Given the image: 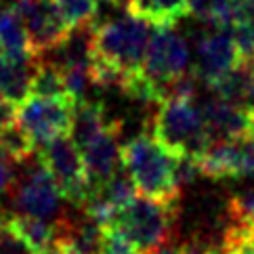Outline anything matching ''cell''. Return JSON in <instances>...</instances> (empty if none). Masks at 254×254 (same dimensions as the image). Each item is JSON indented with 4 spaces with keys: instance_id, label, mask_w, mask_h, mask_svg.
<instances>
[{
    "instance_id": "5b68a950",
    "label": "cell",
    "mask_w": 254,
    "mask_h": 254,
    "mask_svg": "<svg viewBox=\"0 0 254 254\" xmlns=\"http://www.w3.org/2000/svg\"><path fill=\"white\" fill-rule=\"evenodd\" d=\"M38 160L59 189L61 197L67 199L78 210H82L93 187H90L86 175L82 153L71 141V137H61L42 145V149L38 151Z\"/></svg>"
},
{
    "instance_id": "44dd1931",
    "label": "cell",
    "mask_w": 254,
    "mask_h": 254,
    "mask_svg": "<svg viewBox=\"0 0 254 254\" xmlns=\"http://www.w3.org/2000/svg\"><path fill=\"white\" fill-rule=\"evenodd\" d=\"M233 0H185L187 15L195 17L199 21L212 23L216 30L223 25Z\"/></svg>"
},
{
    "instance_id": "277c9868",
    "label": "cell",
    "mask_w": 254,
    "mask_h": 254,
    "mask_svg": "<svg viewBox=\"0 0 254 254\" xmlns=\"http://www.w3.org/2000/svg\"><path fill=\"white\" fill-rule=\"evenodd\" d=\"M156 30V25L130 13L97 25L95 59L122 69L126 74H134L143 67L145 53Z\"/></svg>"
},
{
    "instance_id": "4316f807",
    "label": "cell",
    "mask_w": 254,
    "mask_h": 254,
    "mask_svg": "<svg viewBox=\"0 0 254 254\" xmlns=\"http://www.w3.org/2000/svg\"><path fill=\"white\" fill-rule=\"evenodd\" d=\"M147 254H183V250L177 248V246H170V244H166V246H162V248L153 250V252H147Z\"/></svg>"
},
{
    "instance_id": "ffe728a7",
    "label": "cell",
    "mask_w": 254,
    "mask_h": 254,
    "mask_svg": "<svg viewBox=\"0 0 254 254\" xmlns=\"http://www.w3.org/2000/svg\"><path fill=\"white\" fill-rule=\"evenodd\" d=\"M63 21L69 25V30H76L80 25H88L95 21L99 4L95 0H53Z\"/></svg>"
},
{
    "instance_id": "4dcf8cb0",
    "label": "cell",
    "mask_w": 254,
    "mask_h": 254,
    "mask_svg": "<svg viewBox=\"0 0 254 254\" xmlns=\"http://www.w3.org/2000/svg\"><path fill=\"white\" fill-rule=\"evenodd\" d=\"M15 4H19V2H30V0H13Z\"/></svg>"
},
{
    "instance_id": "ac0fdd59",
    "label": "cell",
    "mask_w": 254,
    "mask_h": 254,
    "mask_svg": "<svg viewBox=\"0 0 254 254\" xmlns=\"http://www.w3.org/2000/svg\"><path fill=\"white\" fill-rule=\"evenodd\" d=\"M32 97L38 99H69L65 80H63L61 69L49 61L38 63V69L32 80Z\"/></svg>"
},
{
    "instance_id": "7c38bea8",
    "label": "cell",
    "mask_w": 254,
    "mask_h": 254,
    "mask_svg": "<svg viewBox=\"0 0 254 254\" xmlns=\"http://www.w3.org/2000/svg\"><path fill=\"white\" fill-rule=\"evenodd\" d=\"M84 168L90 181V187H103L120 168L122 164V145H120V124L107 128L103 134H99L95 141L84 145L82 149Z\"/></svg>"
},
{
    "instance_id": "d6986e66",
    "label": "cell",
    "mask_w": 254,
    "mask_h": 254,
    "mask_svg": "<svg viewBox=\"0 0 254 254\" xmlns=\"http://www.w3.org/2000/svg\"><path fill=\"white\" fill-rule=\"evenodd\" d=\"M95 191H99V195L105 199V204L112 208L114 214L137 197V187H134L132 179L126 175V170H118L103 187H97Z\"/></svg>"
},
{
    "instance_id": "8fae6325",
    "label": "cell",
    "mask_w": 254,
    "mask_h": 254,
    "mask_svg": "<svg viewBox=\"0 0 254 254\" xmlns=\"http://www.w3.org/2000/svg\"><path fill=\"white\" fill-rule=\"evenodd\" d=\"M252 139L242 141H212L197 158L199 170L210 179H233L248 175Z\"/></svg>"
},
{
    "instance_id": "83f0119b",
    "label": "cell",
    "mask_w": 254,
    "mask_h": 254,
    "mask_svg": "<svg viewBox=\"0 0 254 254\" xmlns=\"http://www.w3.org/2000/svg\"><path fill=\"white\" fill-rule=\"evenodd\" d=\"M248 175L254 177V143H252V151H250V166H248Z\"/></svg>"
},
{
    "instance_id": "d4e9b609",
    "label": "cell",
    "mask_w": 254,
    "mask_h": 254,
    "mask_svg": "<svg viewBox=\"0 0 254 254\" xmlns=\"http://www.w3.org/2000/svg\"><path fill=\"white\" fill-rule=\"evenodd\" d=\"M17 122H19V105L0 97V132L8 130Z\"/></svg>"
},
{
    "instance_id": "7a4b0ae2",
    "label": "cell",
    "mask_w": 254,
    "mask_h": 254,
    "mask_svg": "<svg viewBox=\"0 0 254 254\" xmlns=\"http://www.w3.org/2000/svg\"><path fill=\"white\" fill-rule=\"evenodd\" d=\"M177 219L179 202L134 197L128 206L114 214L107 229L120 233L137 252L147 254L166 246L175 233Z\"/></svg>"
},
{
    "instance_id": "2e32d148",
    "label": "cell",
    "mask_w": 254,
    "mask_h": 254,
    "mask_svg": "<svg viewBox=\"0 0 254 254\" xmlns=\"http://www.w3.org/2000/svg\"><path fill=\"white\" fill-rule=\"evenodd\" d=\"M0 51L11 59L34 57L23 19L15 6L0 8Z\"/></svg>"
},
{
    "instance_id": "5bb4252c",
    "label": "cell",
    "mask_w": 254,
    "mask_h": 254,
    "mask_svg": "<svg viewBox=\"0 0 254 254\" xmlns=\"http://www.w3.org/2000/svg\"><path fill=\"white\" fill-rule=\"evenodd\" d=\"M40 59H11L0 53V97L15 105H23L32 97V80Z\"/></svg>"
},
{
    "instance_id": "cb8c5ba5",
    "label": "cell",
    "mask_w": 254,
    "mask_h": 254,
    "mask_svg": "<svg viewBox=\"0 0 254 254\" xmlns=\"http://www.w3.org/2000/svg\"><path fill=\"white\" fill-rule=\"evenodd\" d=\"M103 254H141V252L134 250L120 233H116L112 229H105V248H103Z\"/></svg>"
},
{
    "instance_id": "52a82bcc",
    "label": "cell",
    "mask_w": 254,
    "mask_h": 254,
    "mask_svg": "<svg viewBox=\"0 0 254 254\" xmlns=\"http://www.w3.org/2000/svg\"><path fill=\"white\" fill-rule=\"evenodd\" d=\"M76 103L71 99H38L30 97L19 107V124L36 145L69 137L74 126Z\"/></svg>"
},
{
    "instance_id": "8992f818",
    "label": "cell",
    "mask_w": 254,
    "mask_h": 254,
    "mask_svg": "<svg viewBox=\"0 0 254 254\" xmlns=\"http://www.w3.org/2000/svg\"><path fill=\"white\" fill-rule=\"evenodd\" d=\"M141 71L151 82L156 97L162 86L191 74V51H189L187 40L172 25L158 28L145 53Z\"/></svg>"
},
{
    "instance_id": "7402d4cb",
    "label": "cell",
    "mask_w": 254,
    "mask_h": 254,
    "mask_svg": "<svg viewBox=\"0 0 254 254\" xmlns=\"http://www.w3.org/2000/svg\"><path fill=\"white\" fill-rule=\"evenodd\" d=\"M223 254H254V227L229 223L221 244Z\"/></svg>"
},
{
    "instance_id": "6da1fadb",
    "label": "cell",
    "mask_w": 254,
    "mask_h": 254,
    "mask_svg": "<svg viewBox=\"0 0 254 254\" xmlns=\"http://www.w3.org/2000/svg\"><path fill=\"white\" fill-rule=\"evenodd\" d=\"M177 158L149 132L130 139L122 145V166L132 179L143 197L156 202H179L181 189L177 187L175 168Z\"/></svg>"
},
{
    "instance_id": "9a60e30c",
    "label": "cell",
    "mask_w": 254,
    "mask_h": 254,
    "mask_svg": "<svg viewBox=\"0 0 254 254\" xmlns=\"http://www.w3.org/2000/svg\"><path fill=\"white\" fill-rule=\"evenodd\" d=\"M214 97L223 99L227 103L250 107L252 110V99H254V63L238 61L235 67L225 74L219 82L212 86Z\"/></svg>"
},
{
    "instance_id": "f1b7e54d",
    "label": "cell",
    "mask_w": 254,
    "mask_h": 254,
    "mask_svg": "<svg viewBox=\"0 0 254 254\" xmlns=\"http://www.w3.org/2000/svg\"><path fill=\"white\" fill-rule=\"evenodd\" d=\"M250 139L254 141V107H252V114H250Z\"/></svg>"
},
{
    "instance_id": "f546056e",
    "label": "cell",
    "mask_w": 254,
    "mask_h": 254,
    "mask_svg": "<svg viewBox=\"0 0 254 254\" xmlns=\"http://www.w3.org/2000/svg\"><path fill=\"white\" fill-rule=\"evenodd\" d=\"M97 4H114V0H95Z\"/></svg>"
},
{
    "instance_id": "30bf717a",
    "label": "cell",
    "mask_w": 254,
    "mask_h": 254,
    "mask_svg": "<svg viewBox=\"0 0 254 254\" xmlns=\"http://www.w3.org/2000/svg\"><path fill=\"white\" fill-rule=\"evenodd\" d=\"M197 61L193 74L197 80H202L206 86H214L219 80L229 74L235 67V63L240 61L238 49L231 40V36L227 32L214 30L210 34L202 36L197 40Z\"/></svg>"
},
{
    "instance_id": "9c48e42d",
    "label": "cell",
    "mask_w": 254,
    "mask_h": 254,
    "mask_svg": "<svg viewBox=\"0 0 254 254\" xmlns=\"http://www.w3.org/2000/svg\"><path fill=\"white\" fill-rule=\"evenodd\" d=\"M61 193L49 177V172L40 164L38 156H36V164L30 166L23 172V177L15 183L13 191V204L19 212L25 216H34V219H59V208H61Z\"/></svg>"
},
{
    "instance_id": "e0dca14e",
    "label": "cell",
    "mask_w": 254,
    "mask_h": 254,
    "mask_svg": "<svg viewBox=\"0 0 254 254\" xmlns=\"http://www.w3.org/2000/svg\"><path fill=\"white\" fill-rule=\"evenodd\" d=\"M126 13L141 17L156 28H170L179 17L187 15L185 0H132Z\"/></svg>"
},
{
    "instance_id": "484cf974",
    "label": "cell",
    "mask_w": 254,
    "mask_h": 254,
    "mask_svg": "<svg viewBox=\"0 0 254 254\" xmlns=\"http://www.w3.org/2000/svg\"><path fill=\"white\" fill-rule=\"evenodd\" d=\"M15 183H17V177H15L13 168H11V162L0 158V197L11 193Z\"/></svg>"
},
{
    "instance_id": "1f68e13d",
    "label": "cell",
    "mask_w": 254,
    "mask_h": 254,
    "mask_svg": "<svg viewBox=\"0 0 254 254\" xmlns=\"http://www.w3.org/2000/svg\"><path fill=\"white\" fill-rule=\"evenodd\" d=\"M252 107H254V99H252Z\"/></svg>"
},
{
    "instance_id": "ba28073f",
    "label": "cell",
    "mask_w": 254,
    "mask_h": 254,
    "mask_svg": "<svg viewBox=\"0 0 254 254\" xmlns=\"http://www.w3.org/2000/svg\"><path fill=\"white\" fill-rule=\"evenodd\" d=\"M13 6L23 19L32 55L36 59H44L53 51H57L71 32L53 0H30V2H19Z\"/></svg>"
},
{
    "instance_id": "3957f363",
    "label": "cell",
    "mask_w": 254,
    "mask_h": 254,
    "mask_svg": "<svg viewBox=\"0 0 254 254\" xmlns=\"http://www.w3.org/2000/svg\"><path fill=\"white\" fill-rule=\"evenodd\" d=\"M151 137L175 156L199 158L212 143L202 107L193 99H170L158 105L151 118Z\"/></svg>"
},
{
    "instance_id": "603a6c76",
    "label": "cell",
    "mask_w": 254,
    "mask_h": 254,
    "mask_svg": "<svg viewBox=\"0 0 254 254\" xmlns=\"http://www.w3.org/2000/svg\"><path fill=\"white\" fill-rule=\"evenodd\" d=\"M227 216L229 223L254 227V191H244L231 197L227 204Z\"/></svg>"
},
{
    "instance_id": "4fadbf2b",
    "label": "cell",
    "mask_w": 254,
    "mask_h": 254,
    "mask_svg": "<svg viewBox=\"0 0 254 254\" xmlns=\"http://www.w3.org/2000/svg\"><path fill=\"white\" fill-rule=\"evenodd\" d=\"M206 130L212 141H242L250 139V107L227 103L212 97L202 105Z\"/></svg>"
}]
</instances>
